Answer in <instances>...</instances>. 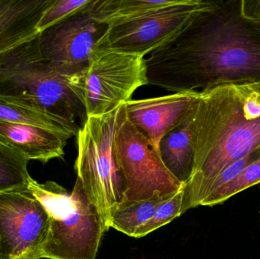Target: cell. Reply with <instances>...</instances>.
<instances>
[{"instance_id":"6da1fadb","label":"cell","mask_w":260,"mask_h":259,"mask_svg":"<svg viewBox=\"0 0 260 259\" xmlns=\"http://www.w3.org/2000/svg\"><path fill=\"white\" fill-rule=\"evenodd\" d=\"M146 65L148 85L174 93L260 85V21L244 16L242 0L205 1Z\"/></svg>"},{"instance_id":"7a4b0ae2","label":"cell","mask_w":260,"mask_h":259,"mask_svg":"<svg viewBox=\"0 0 260 259\" xmlns=\"http://www.w3.org/2000/svg\"><path fill=\"white\" fill-rule=\"evenodd\" d=\"M193 171L184 186L183 214L200 206L223 170L260 146V85L200 91L194 120Z\"/></svg>"},{"instance_id":"3957f363","label":"cell","mask_w":260,"mask_h":259,"mask_svg":"<svg viewBox=\"0 0 260 259\" xmlns=\"http://www.w3.org/2000/svg\"><path fill=\"white\" fill-rule=\"evenodd\" d=\"M84 77L53 69L41 55L39 33L0 54V95L73 124L87 120Z\"/></svg>"},{"instance_id":"277c9868","label":"cell","mask_w":260,"mask_h":259,"mask_svg":"<svg viewBox=\"0 0 260 259\" xmlns=\"http://www.w3.org/2000/svg\"><path fill=\"white\" fill-rule=\"evenodd\" d=\"M28 189L50 216V231L42 258L95 259L104 234L110 229L76 178L73 191L53 181L30 179Z\"/></svg>"},{"instance_id":"5b68a950","label":"cell","mask_w":260,"mask_h":259,"mask_svg":"<svg viewBox=\"0 0 260 259\" xmlns=\"http://www.w3.org/2000/svg\"><path fill=\"white\" fill-rule=\"evenodd\" d=\"M124 105L104 115L87 117L76 135L77 179L108 228L113 213L121 205L126 193L124 176L114 149Z\"/></svg>"},{"instance_id":"8992f818","label":"cell","mask_w":260,"mask_h":259,"mask_svg":"<svg viewBox=\"0 0 260 259\" xmlns=\"http://www.w3.org/2000/svg\"><path fill=\"white\" fill-rule=\"evenodd\" d=\"M114 149L126 182L121 205L168 197L184 187L170 173L145 135L129 121L125 105L114 138Z\"/></svg>"},{"instance_id":"52a82bcc","label":"cell","mask_w":260,"mask_h":259,"mask_svg":"<svg viewBox=\"0 0 260 259\" xmlns=\"http://www.w3.org/2000/svg\"><path fill=\"white\" fill-rule=\"evenodd\" d=\"M146 59L140 55L94 49L84 77L87 117L108 114L148 85Z\"/></svg>"},{"instance_id":"ba28073f","label":"cell","mask_w":260,"mask_h":259,"mask_svg":"<svg viewBox=\"0 0 260 259\" xmlns=\"http://www.w3.org/2000/svg\"><path fill=\"white\" fill-rule=\"evenodd\" d=\"M204 3L178 0L171 6L109 24L95 48L145 57L177 38Z\"/></svg>"},{"instance_id":"9c48e42d","label":"cell","mask_w":260,"mask_h":259,"mask_svg":"<svg viewBox=\"0 0 260 259\" xmlns=\"http://www.w3.org/2000/svg\"><path fill=\"white\" fill-rule=\"evenodd\" d=\"M50 216L27 188L0 194V259H41Z\"/></svg>"},{"instance_id":"30bf717a","label":"cell","mask_w":260,"mask_h":259,"mask_svg":"<svg viewBox=\"0 0 260 259\" xmlns=\"http://www.w3.org/2000/svg\"><path fill=\"white\" fill-rule=\"evenodd\" d=\"M107 27V24L94 20L85 9L40 32L41 55L60 74H85L96 44Z\"/></svg>"},{"instance_id":"8fae6325","label":"cell","mask_w":260,"mask_h":259,"mask_svg":"<svg viewBox=\"0 0 260 259\" xmlns=\"http://www.w3.org/2000/svg\"><path fill=\"white\" fill-rule=\"evenodd\" d=\"M200 92H177L161 97L131 100L125 104L130 122L159 154L162 138L184 119Z\"/></svg>"},{"instance_id":"7c38bea8","label":"cell","mask_w":260,"mask_h":259,"mask_svg":"<svg viewBox=\"0 0 260 259\" xmlns=\"http://www.w3.org/2000/svg\"><path fill=\"white\" fill-rule=\"evenodd\" d=\"M74 134L41 126L0 121V143L22 154L28 161L49 162L65 155V147Z\"/></svg>"},{"instance_id":"4fadbf2b","label":"cell","mask_w":260,"mask_h":259,"mask_svg":"<svg viewBox=\"0 0 260 259\" xmlns=\"http://www.w3.org/2000/svg\"><path fill=\"white\" fill-rule=\"evenodd\" d=\"M197 101V99L180 124L167 134L159 144V155L162 162L183 185L189 182L193 171L194 120Z\"/></svg>"},{"instance_id":"5bb4252c","label":"cell","mask_w":260,"mask_h":259,"mask_svg":"<svg viewBox=\"0 0 260 259\" xmlns=\"http://www.w3.org/2000/svg\"><path fill=\"white\" fill-rule=\"evenodd\" d=\"M52 0H3L0 6V54L38 33L36 25Z\"/></svg>"},{"instance_id":"9a60e30c","label":"cell","mask_w":260,"mask_h":259,"mask_svg":"<svg viewBox=\"0 0 260 259\" xmlns=\"http://www.w3.org/2000/svg\"><path fill=\"white\" fill-rule=\"evenodd\" d=\"M178 0H92L86 8L99 22L109 25L175 4Z\"/></svg>"},{"instance_id":"2e32d148","label":"cell","mask_w":260,"mask_h":259,"mask_svg":"<svg viewBox=\"0 0 260 259\" xmlns=\"http://www.w3.org/2000/svg\"><path fill=\"white\" fill-rule=\"evenodd\" d=\"M0 121L41 126L77 135L79 126L39 108L32 107L0 95Z\"/></svg>"},{"instance_id":"e0dca14e","label":"cell","mask_w":260,"mask_h":259,"mask_svg":"<svg viewBox=\"0 0 260 259\" xmlns=\"http://www.w3.org/2000/svg\"><path fill=\"white\" fill-rule=\"evenodd\" d=\"M168 197L120 205L111 216L109 228L135 237L137 231L154 215L157 205Z\"/></svg>"},{"instance_id":"ac0fdd59","label":"cell","mask_w":260,"mask_h":259,"mask_svg":"<svg viewBox=\"0 0 260 259\" xmlns=\"http://www.w3.org/2000/svg\"><path fill=\"white\" fill-rule=\"evenodd\" d=\"M28 161L22 154L0 143V194L28 187Z\"/></svg>"},{"instance_id":"d6986e66","label":"cell","mask_w":260,"mask_h":259,"mask_svg":"<svg viewBox=\"0 0 260 259\" xmlns=\"http://www.w3.org/2000/svg\"><path fill=\"white\" fill-rule=\"evenodd\" d=\"M260 183V158L249 164L244 171L232 182L206 196L200 206L221 205L241 192Z\"/></svg>"},{"instance_id":"ffe728a7","label":"cell","mask_w":260,"mask_h":259,"mask_svg":"<svg viewBox=\"0 0 260 259\" xmlns=\"http://www.w3.org/2000/svg\"><path fill=\"white\" fill-rule=\"evenodd\" d=\"M184 187L177 193L162 201L156 208L151 219L144 225L135 235L134 238H142L161 227L171 223L173 220L183 214Z\"/></svg>"},{"instance_id":"44dd1931","label":"cell","mask_w":260,"mask_h":259,"mask_svg":"<svg viewBox=\"0 0 260 259\" xmlns=\"http://www.w3.org/2000/svg\"><path fill=\"white\" fill-rule=\"evenodd\" d=\"M92 0H52L43 12L36 29L38 33L85 10Z\"/></svg>"},{"instance_id":"7402d4cb","label":"cell","mask_w":260,"mask_h":259,"mask_svg":"<svg viewBox=\"0 0 260 259\" xmlns=\"http://www.w3.org/2000/svg\"><path fill=\"white\" fill-rule=\"evenodd\" d=\"M242 12L247 18L260 21V0H242Z\"/></svg>"},{"instance_id":"603a6c76","label":"cell","mask_w":260,"mask_h":259,"mask_svg":"<svg viewBox=\"0 0 260 259\" xmlns=\"http://www.w3.org/2000/svg\"><path fill=\"white\" fill-rule=\"evenodd\" d=\"M3 0H0V6H1L2 5H3Z\"/></svg>"}]
</instances>
